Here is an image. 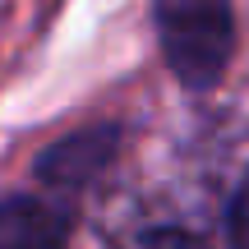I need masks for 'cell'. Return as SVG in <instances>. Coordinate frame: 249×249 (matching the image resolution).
<instances>
[{
	"label": "cell",
	"mask_w": 249,
	"mask_h": 249,
	"mask_svg": "<svg viewBox=\"0 0 249 249\" xmlns=\"http://www.w3.org/2000/svg\"><path fill=\"white\" fill-rule=\"evenodd\" d=\"M65 231H70L65 213L42 198L0 203V249H65Z\"/></svg>",
	"instance_id": "cell-2"
},
{
	"label": "cell",
	"mask_w": 249,
	"mask_h": 249,
	"mask_svg": "<svg viewBox=\"0 0 249 249\" xmlns=\"http://www.w3.org/2000/svg\"><path fill=\"white\" fill-rule=\"evenodd\" d=\"M134 249H203L194 240V235H185V231H152V235H143Z\"/></svg>",
	"instance_id": "cell-5"
},
{
	"label": "cell",
	"mask_w": 249,
	"mask_h": 249,
	"mask_svg": "<svg viewBox=\"0 0 249 249\" xmlns=\"http://www.w3.org/2000/svg\"><path fill=\"white\" fill-rule=\"evenodd\" d=\"M161 55L180 83L208 88L222 79L235 51V14L231 0H152Z\"/></svg>",
	"instance_id": "cell-1"
},
{
	"label": "cell",
	"mask_w": 249,
	"mask_h": 249,
	"mask_svg": "<svg viewBox=\"0 0 249 249\" xmlns=\"http://www.w3.org/2000/svg\"><path fill=\"white\" fill-rule=\"evenodd\" d=\"M231 245L249 249V176L240 180V189L231 198Z\"/></svg>",
	"instance_id": "cell-4"
},
{
	"label": "cell",
	"mask_w": 249,
	"mask_h": 249,
	"mask_svg": "<svg viewBox=\"0 0 249 249\" xmlns=\"http://www.w3.org/2000/svg\"><path fill=\"white\" fill-rule=\"evenodd\" d=\"M111 152H116V129H83L74 139H60L37 161V171H42V180H55V185L74 189V185L97 176L111 161Z\"/></svg>",
	"instance_id": "cell-3"
}]
</instances>
